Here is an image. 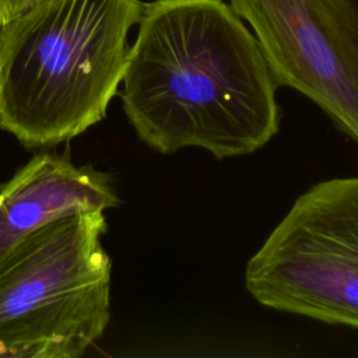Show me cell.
<instances>
[{"label": "cell", "mask_w": 358, "mask_h": 358, "mask_svg": "<svg viewBox=\"0 0 358 358\" xmlns=\"http://www.w3.org/2000/svg\"><path fill=\"white\" fill-rule=\"evenodd\" d=\"M122 84L127 120L164 155L201 148L217 159L243 157L280 130V85L224 0L144 3Z\"/></svg>", "instance_id": "cell-1"}, {"label": "cell", "mask_w": 358, "mask_h": 358, "mask_svg": "<svg viewBox=\"0 0 358 358\" xmlns=\"http://www.w3.org/2000/svg\"><path fill=\"white\" fill-rule=\"evenodd\" d=\"M143 4L43 0L0 25V129L27 148H43L103 120Z\"/></svg>", "instance_id": "cell-2"}, {"label": "cell", "mask_w": 358, "mask_h": 358, "mask_svg": "<svg viewBox=\"0 0 358 358\" xmlns=\"http://www.w3.org/2000/svg\"><path fill=\"white\" fill-rule=\"evenodd\" d=\"M105 211L32 232L0 266V358H78L110 320Z\"/></svg>", "instance_id": "cell-3"}, {"label": "cell", "mask_w": 358, "mask_h": 358, "mask_svg": "<svg viewBox=\"0 0 358 358\" xmlns=\"http://www.w3.org/2000/svg\"><path fill=\"white\" fill-rule=\"evenodd\" d=\"M260 305L358 329V176L296 197L245 267Z\"/></svg>", "instance_id": "cell-4"}, {"label": "cell", "mask_w": 358, "mask_h": 358, "mask_svg": "<svg viewBox=\"0 0 358 358\" xmlns=\"http://www.w3.org/2000/svg\"><path fill=\"white\" fill-rule=\"evenodd\" d=\"M280 87L292 88L358 145V0H229Z\"/></svg>", "instance_id": "cell-5"}, {"label": "cell", "mask_w": 358, "mask_h": 358, "mask_svg": "<svg viewBox=\"0 0 358 358\" xmlns=\"http://www.w3.org/2000/svg\"><path fill=\"white\" fill-rule=\"evenodd\" d=\"M120 204L112 178L69 157L41 152L0 185V266L36 229L78 211Z\"/></svg>", "instance_id": "cell-6"}, {"label": "cell", "mask_w": 358, "mask_h": 358, "mask_svg": "<svg viewBox=\"0 0 358 358\" xmlns=\"http://www.w3.org/2000/svg\"><path fill=\"white\" fill-rule=\"evenodd\" d=\"M43 0H0V25L29 11Z\"/></svg>", "instance_id": "cell-7"}]
</instances>
